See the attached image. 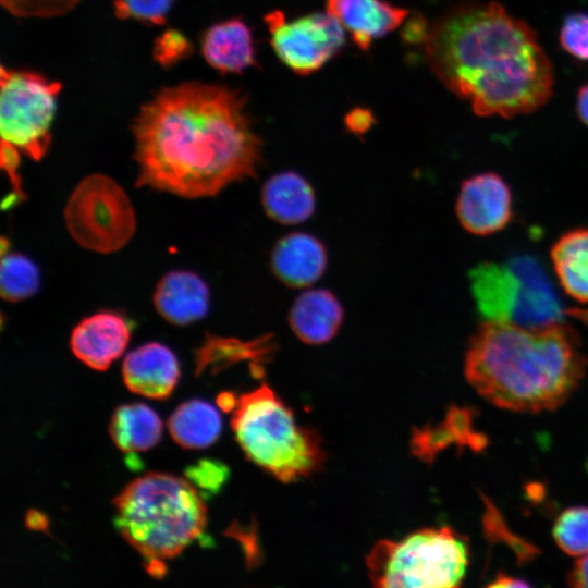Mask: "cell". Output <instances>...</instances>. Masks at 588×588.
Returning a JSON list of instances; mask_svg holds the SVG:
<instances>
[{
	"label": "cell",
	"mask_w": 588,
	"mask_h": 588,
	"mask_svg": "<svg viewBox=\"0 0 588 588\" xmlns=\"http://www.w3.org/2000/svg\"><path fill=\"white\" fill-rule=\"evenodd\" d=\"M40 285L37 266L19 253L2 255L0 292L8 302H21L36 294Z\"/></svg>",
	"instance_id": "obj_24"
},
{
	"label": "cell",
	"mask_w": 588,
	"mask_h": 588,
	"mask_svg": "<svg viewBox=\"0 0 588 588\" xmlns=\"http://www.w3.org/2000/svg\"><path fill=\"white\" fill-rule=\"evenodd\" d=\"M477 308L487 321L541 328L563 322L566 311L547 273L532 257L483 262L469 273Z\"/></svg>",
	"instance_id": "obj_7"
},
{
	"label": "cell",
	"mask_w": 588,
	"mask_h": 588,
	"mask_svg": "<svg viewBox=\"0 0 588 588\" xmlns=\"http://www.w3.org/2000/svg\"><path fill=\"white\" fill-rule=\"evenodd\" d=\"M327 9L363 50L397 28L408 13L383 0H327Z\"/></svg>",
	"instance_id": "obj_16"
},
{
	"label": "cell",
	"mask_w": 588,
	"mask_h": 588,
	"mask_svg": "<svg viewBox=\"0 0 588 588\" xmlns=\"http://www.w3.org/2000/svg\"><path fill=\"white\" fill-rule=\"evenodd\" d=\"M483 522L487 536L489 538L495 536V539H502L504 542L509 543L516 552L519 560L528 561L538 553V550L534 546L510 532L501 515L490 501H486V515Z\"/></svg>",
	"instance_id": "obj_29"
},
{
	"label": "cell",
	"mask_w": 588,
	"mask_h": 588,
	"mask_svg": "<svg viewBox=\"0 0 588 588\" xmlns=\"http://www.w3.org/2000/svg\"><path fill=\"white\" fill-rule=\"evenodd\" d=\"M236 401L237 400L233 395L224 393L219 396V406L222 407L224 411L234 409Z\"/></svg>",
	"instance_id": "obj_38"
},
{
	"label": "cell",
	"mask_w": 588,
	"mask_h": 588,
	"mask_svg": "<svg viewBox=\"0 0 588 588\" xmlns=\"http://www.w3.org/2000/svg\"><path fill=\"white\" fill-rule=\"evenodd\" d=\"M490 587H529V584L519 578H515L505 574H499Z\"/></svg>",
	"instance_id": "obj_37"
},
{
	"label": "cell",
	"mask_w": 588,
	"mask_h": 588,
	"mask_svg": "<svg viewBox=\"0 0 588 588\" xmlns=\"http://www.w3.org/2000/svg\"><path fill=\"white\" fill-rule=\"evenodd\" d=\"M268 344L264 339L243 343L234 339L208 336L197 353V369L204 370L209 364L228 366L242 359L262 356L269 352Z\"/></svg>",
	"instance_id": "obj_25"
},
{
	"label": "cell",
	"mask_w": 588,
	"mask_h": 588,
	"mask_svg": "<svg viewBox=\"0 0 588 588\" xmlns=\"http://www.w3.org/2000/svg\"><path fill=\"white\" fill-rule=\"evenodd\" d=\"M114 524L147 562L173 559L204 531L207 509L191 481L150 473L114 499Z\"/></svg>",
	"instance_id": "obj_4"
},
{
	"label": "cell",
	"mask_w": 588,
	"mask_h": 588,
	"mask_svg": "<svg viewBox=\"0 0 588 588\" xmlns=\"http://www.w3.org/2000/svg\"><path fill=\"white\" fill-rule=\"evenodd\" d=\"M550 255L564 292L588 304V226L565 232L553 244Z\"/></svg>",
	"instance_id": "obj_21"
},
{
	"label": "cell",
	"mask_w": 588,
	"mask_h": 588,
	"mask_svg": "<svg viewBox=\"0 0 588 588\" xmlns=\"http://www.w3.org/2000/svg\"><path fill=\"white\" fill-rule=\"evenodd\" d=\"M344 319L343 307L329 290L314 289L301 293L293 302L287 321L304 343L320 345L331 341Z\"/></svg>",
	"instance_id": "obj_17"
},
{
	"label": "cell",
	"mask_w": 588,
	"mask_h": 588,
	"mask_svg": "<svg viewBox=\"0 0 588 588\" xmlns=\"http://www.w3.org/2000/svg\"><path fill=\"white\" fill-rule=\"evenodd\" d=\"M231 426L246 457L282 482L307 477L324 462L319 436L298 425L267 384L238 397Z\"/></svg>",
	"instance_id": "obj_5"
},
{
	"label": "cell",
	"mask_w": 588,
	"mask_h": 588,
	"mask_svg": "<svg viewBox=\"0 0 588 588\" xmlns=\"http://www.w3.org/2000/svg\"><path fill=\"white\" fill-rule=\"evenodd\" d=\"M64 221L72 238L82 247L109 254L124 247L136 230L133 205L113 179L94 173L71 193Z\"/></svg>",
	"instance_id": "obj_8"
},
{
	"label": "cell",
	"mask_w": 588,
	"mask_h": 588,
	"mask_svg": "<svg viewBox=\"0 0 588 588\" xmlns=\"http://www.w3.org/2000/svg\"><path fill=\"white\" fill-rule=\"evenodd\" d=\"M191 50V42L182 33L169 29L157 38L155 58L162 65H171L188 56Z\"/></svg>",
	"instance_id": "obj_31"
},
{
	"label": "cell",
	"mask_w": 588,
	"mask_h": 588,
	"mask_svg": "<svg viewBox=\"0 0 588 588\" xmlns=\"http://www.w3.org/2000/svg\"><path fill=\"white\" fill-rule=\"evenodd\" d=\"M174 0H114V13L121 20L133 19L161 25Z\"/></svg>",
	"instance_id": "obj_28"
},
{
	"label": "cell",
	"mask_w": 588,
	"mask_h": 588,
	"mask_svg": "<svg viewBox=\"0 0 588 588\" xmlns=\"http://www.w3.org/2000/svg\"><path fill=\"white\" fill-rule=\"evenodd\" d=\"M587 366L578 335L564 321L527 328L485 320L470 338L464 372L490 403L538 413L562 405Z\"/></svg>",
	"instance_id": "obj_3"
},
{
	"label": "cell",
	"mask_w": 588,
	"mask_h": 588,
	"mask_svg": "<svg viewBox=\"0 0 588 588\" xmlns=\"http://www.w3.org/2000/svg\"><path fill=\"white\" fill-rule=\"evenodd\" d=\"M188 477L200 487L216 491L226 480L228 468L219 462L203 461L189 469Z\"/></svg>",
	"instance_id": "obj_32"
},
{
	"label": "cell",
	"mask_w": 588,
	"mask_h": 588,
	"mask_svg": "<svg viewBox=\"0 0 588 588\" xmlns=\"http://www.w3.org/2000/svg\"><path fill=\"white\" fill-rule=\"evenodd\" d=\"M566 579L572 587L588 588V553L576 561Z\"/></svg>",
	"instance_id": "obj_34"
},
{
	"label": "cell",
	"mask_w": 588,
	"mask_h": 588,
	"mask_svg": "<svg viewBox=\"0 0 588 588\" xmlns=\"http://www.w3.org/2000/svg\"><path fill=\"white\" fill-rule=\"evenodd\" d=\"M467 540L449 527L424 528L402 540H381L366 558L377 587H458L468 565Z\"/></svg>",
	"instance_id": "obj_6"
},
{
	"label": "cell",
	"mask_w": 588,
	"mask_h": 588,
	"mask_svg": "<svg viewBox=\"0 0 588 588\" xmlns=\"http://www.w3.org/2000/svg\"><path fill=\"white\" fill-rule=\"evenodd\" d=\"M136 185L183 198L212 197L252 177L261 160L244 96L185 82L160 89L132 124Z\"/></svg>",
	"instance_id": "obj_1"
},
{
	"label": "cell",
	"mask_w": 588,
	"mask_h": 588,
	"mask_svg": "<svg viewBox=\"0 0 588 588\" xmlns=\"http://www.w3.org/2000/svg\"><path fill=\"white\" fill-rule=\"evenodd\" d=\"M131 339V324L119 313L93 314L73 329L70 346L73 354L95 370H107L125 351Z\"/></svg>",
	"instance_id": "obj_12"
},
{
	"label": "cell",
	"mask_w": 588,
	"mask_h": 588,
	"mask_svg": "<svg viewBox=\"0 0 588 588\" xmlns=\"http://www.w3.org/2000/svg\"><path fill=\"white\" fill-rule=\"evenodd\" d=\"M373 122L375 119L371 112L360 108L351 111L345 119L346 126L355 134L367 132Z\"/></svg>",
	"instance_id": "obj_33"
},
{
	"label": "cell",
	"mask_w": 588,
	"mask_h": 588,
	"mask_svg": "<svg viewBox=\"0 0 588 588\" xmlns=\"http://www.w3.org/2000/svg\"><path fill=\"white\" fill-rule=\"evenodd\" d=\"M424 49L433 74L479 117L530 113L552 96L554 71L537 34L498 2L451 8Z\"/></svg>",
	"instance_id": "obj_2"
},
{
	"label": "cell",
	"mask_w": 588,
	"mask_h": 588,
	"mask_svg": "<svg viewBox=\"0 0 588 588\" xmlns=\"http://www.w3.org/2000/svg\"><path fill=\"white\" fill-rule=\"evenodd\" d=\"M429 27L427 26L426 21L420 17H414L411 23L407 25L404 37L411 42L425 41Z\"/></svg>",
	"instance_id": "obj_35"
},
{
	"label": "cell",
	"mask_w": 588,
	"mask_h": 588,
	"mask_svg": "<svg viewBox=\"0 0 588 588\" xmlns=\"http://www.w3.org/2000/svg\"><path fill=\"white\" fill-rule=\"evenodd\" d=\"M559 39L568 54L588 62V13L567 14L561 25Z\"/></svg>",
	"instance_id": "obj_27"
},
{
	"label": "cell",
	"mask_w": 588,
	"mask_h": 588,
	"mask_svg": "<svg viewBox=\"0 0 588 588\" xmlns=\"http://www.w3.org/2000/svg\"><path fill=\"white\" fill-rule=\"evenodd\" d=\"M261 204L267 216L285 225L307 221L316 209V195L299 173L283 171L269 177L261 188Z\"/></svg>",
	"instance_id": "obj_19"
},
{
	"label": "cell",
	"mask_w": 588,
	"mask_h": 588,
	"mask_svg": "<svg viewBox=\"0 0 588 588\" xmlns=\"http://www.w3.org/2000/svg\"><path fill=\"white\" fill-rule=\"evenodd\" d=\"M154 305L172 324L186 326L203 319L209 310V289L195 272L173 270L156 285Z\"/></svg>",
	"instance_id": "obj_15"
},
{
	"label": "cell",
	"mask_w": 588,
	"mask_h": 588,
	"mask_svg": "<svg viewBox=\"0 0 588 588\" xmlns=\"http://www.w3.org/2000/svg\"><path fill=\"white\" fill-rule=\"evenodd\" d=\"M328 254L323 243L316 236L293 232L282 236L270 254V268L277 279L286 286H310L326 272Z\"/></svg>",
	"instance_id": "obj_14"
},
{
	"label": "cell",
	"mask_w": 588,
	"mask_h": 588,
	"mask_svg": "<svg viewBox=\"0 0 588 588\" xmlns=\"http://www.w3.org/2000/svg\"><path fill=\"white\" fill-rule=\"evenodd\" d=\"M79 0H1L16 16H53L71 10Z\"/></svg>",
	"instance_id": "obj_30"
},
{
	"label": "cell",
	"mask_w": 588,
	"mask_h": 588,
	"mask_svg": "<svg viewBox=\"0 0 588 588\" xmlns=\"http://www.w3.org/2000/svg\"><path fill=\"white\" fill-rule=\"evenodd\" d=\"M552 535L565 553L569 555L588 553V507L565 509L554 523Z\"/></svg>",
	"instance_id": "obj_26"
},
{
	"label": "cell",
	"mask_w": 588,
	"mask_h": 588,
	"mask_svg": "<svg viewBox=\"0 0 588 588\" xmlns=\"http://www.w3.org/2000/svg\"><path fill=\"white\" fill-rule=\"evenodd\" d=\"M122 376L130 391L149 399L162 400L174 390L180 377V366L169 347L150 342L126 355Z\"/></svg>",
	"instance_id": "obj_13"
},
{
	"label": "cell",
	"mask_w": 588,
	"mask_h": 588,
	"mask_svg": "<svg viewBox=\"0 0 588 588\" xmlns=\"http://www.w3.org/2000/svg\"><path fill=\"white\" fill-rule=\"evenodd\" d=\"M201 52L207 63L222 73H242L256 65L252 32L240 19L208 28L201 39Z\"/></svg>",
	"instance_id": "obj_20"
},
{
	"label": "cell",
	"mask_w": 588,
	"mask_h": 588,
	"mask_svg": "<svg viewBox=\"0 0 588 588\" xmlns=\"http://www.w3.org/2000/svg\"><path fill=\"white\" fill-rule=\"evenodd\" d=\"M0 132L2 143L39 161L51 142V125L61 89L34 72L1 66Z\"/></svg>",
	"instance_id": "obj_9"
},
{
	"label": "cell",
	"mask_w": 588,
	"mask_h": 588,
	"mask_svg": "<svg viewBox=\"0 0 588 588\" xmlns=\"http://www.w3.org/2000/svg\"><path fill=\"white\" fill-rule=\"evenodd\" d=\"M113 443L123 452H144L161 439L162 421L158 414L142 403L119 406L110 421Z\"/></svg>",
	"instance_id": "obj_22"
},
{
	"label": "cell",
	"mask_w": 588,
	"mask_h": 588,
	"mask_svg": "<svg viewBox=\"0 0 588 588\" xmlns=\"http://www.w3.org/2000/svg\"><path fill=\"white\" fill-rule=\"evenodd\" d=\"M512 204V192L503 177L494 172H483L462 183L455 212L467 232L485 236L497 233L509 224Z\"/></svg>",
	"instance_id": "obj_11"
},
{
	"label": "cell",
	"mask_w": 588,
	"mask_h": 588,
	"mask_svg": "<svg viewBox=\"0 0 588 588\" xmlns=\"http://www.w3.org/2000/svg\"><path fill=\"white\" fill-rule=\"evenodd\" d=\"M576 113L579 120L588 126V84L583 85L576 96Z\"/></svg>",
	"instance_id": "obj_36"
},
{
	"label": "cell",
	"mask_w": 588,
	"mask_h": 588,
	"mask_svg": "<svg viewBox=\"0 0 588 588\" xmlns=\"http://www.w3.org/2000/svg\"><path fill=\"white\" fill-rule=\"evenodd\" d=\"M270 44L279 59L301 75L320 69L344 46L340 22L328 13H311L289 21L281 11L265 17Z\"/></svg>",
	"instance_id": "obj_10"
},
{
	"label": "cell",
	"mask_w": 588,
	"mask_h": 588,
	"mask_svg": "<svg viewBox=\"0 0 588 588\" xmlns=\"http://www.w3.org/2000/svg\"><path fill=\"white\" fill-rule=\"evenodd\" d=\"M34 516L32 517L30 514L27 518V524L29 527H33L35 529L42 528L46 525L44 524V516L41 514H38L37 512L33 513Z\"/></svg>",
	"instance_id": "obj_39"
},
{
	"label": "cell",
	"mask_w": 588,
	"mask_h": 588,
	"mask_svg": "<svg viewBox=\"0 0 588 588\" xmlns=\"http://www.w3.org/2000/svg\"><path fill=\"white\" fill-rule=\"evenodd\" d=\"M455 444L479 451L487 444V439L474 428L471 408L453 405L445 418L437 425H427L413 431L412 452L424 462H432L437 454Z\"/></svg>",
	"instance_id": "obj_18"
},
{
	"label": "cell",
	"mask_w": 588,
	"mask_h": 588,
	"mask_svg": "<svg viewBox=\"0 0 588 588\" xmlns=\"http://www.w3.org/2000/svg\"><path fill=\"white\" fill-rule=\"evenodd\" d=\"M172 439L184 449H205L215 443L222 428L219 412L209 403L192 400L180 405L168 421Z\"/></svg>",
	"instance_id": "obj_23"
}]
</instances>
